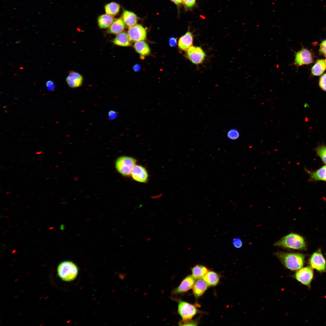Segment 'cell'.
<instances>
[{
  "label": "cell",
  "mask_w": 326,
  "mask_h": 326,
  "mask_svg": "<svg viewBox=\"0 0 326 326\" xmlns=\"http://www.w3.org/2000/svg\"><path fill=\"white\" fill-rule=\"evenodd\" d=\"M274 255L285 267L291 270L297 271L304 265L305 257L301 253L278 251Z\"/></svg>",
  "instance_id": "cell-1"
},
{
  "label": "cell",
  "mask_w": 326,
  "mask_h": 326,
  "mask_svg": "<svg viewBox=\"0 0 326 326\" xmlns=\"http://www.w3.org/2000/svg\"><path fill=\"white\" fill-rule=\"evenodd\" d=\"M273 245L283 248L296 250H302L305 247L303 238L295 233H291L281 238Z\"/></svg>",
  "instance_id": "cell-2"
},
{
  "label": "cell",
  "mask_w": 326,
  "mask_h": 326,
  "mask_svg": "<svg viewBox=\"0 0 326 326\" xmlns=\"http://www.w3.org/2000/svg\"><path fill=\"white\" fill-rule=\"evenodd\" d=\"M57 271L59 277L62 280L70 281L74 280L78 273L76 265L70 261H64L58 265Z\"/></svg>",
  "instance_id": "cell-3"
},
{
  "label": "cell",
  "mask_w": 326,
  "mask_h": 326,
  "mask_svg": "<svg viewBox=\"0 0 326 326\" xmlns=\"http://www.w3.org/2000/svg\"><path fill=\"white\" fill-rule=\"evenodd\" d=\"M136 162V160L133 158L122 156L116 160L115 167L117 171L122 175L125 176H129Z\"/></svg>",
  "instance_id": "cell-4"
},
{
  "label": "cell",
  "mask_w": 326,
  "mask_h": 326,
  "mask_svg": "<svg viewBox=\"0 0 326 326\" xmlns=\"http://www.w3.org/2000/svg\"><path fill=\"white\" fill-rule=\"evenodd\" d=\"M197 311V308L193 305L184 301H179L178 312L182 318V321L191 320Z\"/></svg>",
  "instance_id": "cell-5"
},
{
  "label": "cell",
  "mask_w": 326,
  "mask_h": 326,
  "mask_svg": "<svg viewBox=\"0 0 326 326\" xmlns=\"http://www.w3.org/2000/svg\"><path fill=\"white\" fill-rule=\"evenodd\" d=\"M205 52L200 46L190 47L187 51L186 56L191 62L196 65L202 63L205 60Z\"/></svg>",
  "instance_id": "cell-6"
},
{
  "label": "cell",
  "mask_w": 326,
  "mask_h": 326,
  "mask_svg": "<svg viewBox=\"0 0 326 326\" xmlns=\"http://www.w3.org/2000/svg\"><path fill=\"white\" fill-rule=\"evenodd\" d=\"M313 61L311 53L306 48L302 47L298 51L294 52V60L293 64L297 67L311 64Z\"/></svg>",
  "instance_id": "cell-7"
},
{
  "label": "cell",
  "mask_w": 326,
  "mask_h": 326,
  "mask_svg": "<svg viewBox=\"0 0 326 326\" xmlns=\"http://www.w3.org/2000/svg\"><path fill=\"white\" fill-rule=\"evenodd\" d=\"M313 276V268L310 266H307L297 270L294 275V277L302 284L309 286Z\"/></svg>",
  "instance_id": "cell-8"
},
{
  "label": "cell",
  "mask_w": 326,
  "mask_h": 326,
  "mask_svg": "<svg viewBox=\"0 0 326 326\" xmlns=\"http://www.w3.org/2000/svg\"><path fill=\"white\" fill-rule=\"evenodd\" d=\"M310 267L319 272H326L325 260L321 252L319 250L312 255L309 261Z\"/></svg>",
  "instance_id": "cell-9"
},
{
  "label": "cell",
  "mask_w": 326,
  "mask_h": 326,
  "mask_svg": "<svg viewBox=\"0 0 326 326\" xmlns=\"http://www.w3.org/2000/svg\"><path fill=\"white\" fill-rule=\"evenodd\" d=\"M127 34L130 41L132 42L144 40L146 36L145 30L139 24H136L129 27Z\"/></svg>",
  "instance_id": "cell-10"
},
{
  "label": "cell",
  "mask_w": 326,
  "mask_h": 326,
  "mask_svg": "<svg viewBox=\"0 0 326 326\" xmlns=\"http://www.w3.org/2000/svg\"><path fill=\"white\" fill-rule=\"evenodd\" d=\"M131 175L133 180L141 183H146L149 178V175L146 169L140 165H135Z\"/></svg>",
  "instance_id": "cell-11"
},
{
  "label": "cell",
  "mask_w": 326,
  "mask_h": 326,
  "mask_svg": "<svg viewBox=\"0 0 326 326\" xmlns=\"http://www.w3.org/2000/svg\"><path fill=\"white\" fill-rule=\"evenodd\" d=\"M195 279L191 275L187 276L182 280L179 286L172 291V294H177L190 290L193 286L195 283Z\"/></svg>",
  "instance_id": "cell-12"
},
{
  "label": "cell",
  "mask_w": 326,
  "mask_h": 326,
  "mask_svg": "<svg viewBox=\"0 0 326 326\" xmlns=\"http://www.w3.org/2000/svg\"><path fill=\"white\" fill-rule=\"evenodd\" d=\"M83 77L80 74L75 71L70 72L66 79L68 86L71 88H75L81 86L83 83Z\"/></svg>",
  "instance_id": "cell-13"
},
{
  "label": "cell",
  "mask_w": 326,
  "mask_h": 326,
  "mask_svg": "<svg viewBox=\"0 0 326 326\" xmlns=\"http://www.w3.org/2000/svg\"><path fill=\"white\" fill-rule=\"evenodd\" d=\"M309 175V180L311 181H322L326 182V165L315 171H310L305 168Z\"/></svg>",
  "instance_id": "cell-14"
},
{
  "label": "cell",
  "mask_w": 326,
  "mask_h": 326,
  "mask_svg": "<svg viewBox=\"0 0 326 326\" xmlns=\"http://www.w3.org/2000/svg\"><path fill=\"white\" fill-rule=\"evenodd\" d=\"M193 41V35L189 30L179 39L178 46L181 50L187 51L192 46Z\"/></svg>",
  "instance_id": "cell-15"
},
{
  "label": "cell",
  "mask_w": 326,
  "mask_h": 326,
  "mask_svg": "<svg viewBox=\"0 0 326 326\" xmlns=\"http://www.w3.org/2000/svg\"><path fill=\"white\" fill-rule=\"evenodd\" d=\"M125 28V24L123 20L118 18L114 20L107 32L108 34L117 35L122 32Z\"/></svg>",
  "instance_id": "cell-16"
},
{
  "label": "cell",
  "mask_w": 326,
  "mask_h": 326,
  "mask_svg": "<svg viewBox=\"0 0 326 326\" xmlns=\"http://www.w3.org/2000/svg\"><path fill=\"white\" fill-rule=\"evenodd\" d=\"M113 43L117 46H128L131 45L128 34L123 32L117 34L113 40Z\"/></svg>",
  "instance_id": "cell-17"
},
{
  "label": "cell",
  "mask_w": 326,
  "mask_h": 326,
  "mask_svg": "<svg viewBox=\"0 0 326 326\" xmlns=\"http://www.w3.org/2000/svg\"><path fill=\"white\" fill-rule=\"evenodd\" d=\"M114 20L112 16L107 14L101 15L97 19L98 26L101 29L109 28Z\"/></svg>",
  "instance_id": "cell-18"
},
{
  "label": "cell",
  "mask_w": 326,
  "mask_h": 326,
  "mask_svg": "<svg viewBox=\"0 0 326 326\" xmlns=\"http://www.w3.org/2000/svg\"><path fill=\"white\" fill-rule=\"evenodd\" d=\"M123 20L126 26L129 27L136 24L138 18L134 13L128 11H125L123 14Z\"/></svg>",
  "instance_id": "cell-19"
},
{
  "label": "cell",
  "mask_w": 326,
  "mask_h": 326,
  "mask_svg": "<svg viewBox=\"0 0 326 326\" xmlns=\"http://www.w3.org/2000/svg\"><path fill=\"white\" fill-rule=\"evenodd\" d=\"M207 284L202 279L198 280L195 283L193 286V292L196 297H199L204 293L207 289Z\"/></svg>",
  "instance_id": "cell-20"
},
{
  "label": "cell",
  "mask_w": 326,
  "mask_h": 326,
  "mask_svg": "<svg viewBox=\"0 0 326 326\" xmlns=\"http://www.w3.org/2000/svg\"><path fill=\"white\" fill-rule=\"evenodd\" d=\"M134 47L136 51L142 56H144L149 54L150 49L148 44L143 41L136 42Z\"/></svg>",
  "instance_id": "cell-21"
},
{
  "label": "cell",
  "mask_w": 326,
  "mask_h": 326,
  "mask_svg": "<svg viewBox=\"0 0 326 326\" xmlns=\"http://www.w3.org/2000/svg\"><path fill=\"white\" fill-rule=\"evenodd\" d=\"M326 68L325 60L322 59H318L312 68V73L315 76L320 75L325 71Z\"/></svg>",
  "instance_id": "cell-22"
},
{
  "label": "cell",
  "mask_w": 326,
  "mask_h": 326,
  "mask_svg": "<svg viewBox=\"0 0 326 326\" xmlns=\"http://www.w3.org/2000/svg\"><path fill=\"white\" fill-rule=\"evenodd\" d=\"M203 279L207 285L215 286L218 283L219 277L216 273L213 271H209L204 276Z\"/></svg>",
  "instance_id": "cell-23"
},
{
  "label": "cell",
  "mask_w": 326,
  "mask_h": 326,
  "mask_svg": "<svg viewBox=\"0 0 326 326\" xmlns=\"http://www.w3.org/2000/svg\"><path fill=\"white\" fill-rule=\"evenodd\" d=\"M192 275L196 279L200 280L203 278L207 272L208 269L205 266L197 265L191 269Z\"/></svg>",
  "instance_id": "cell-24"
},
{
  "label": "cell",
  "mask_w": 326,
  "mask_h": 326,
  "mask_svg": "<svg viewBox=\"0 0 326 326\" xmlns=\"http://www.w3.org/2000/svg\"><path fill=\"white\" fill-rule=\"evenodd\" d=\"M104 9L106 14L112 16H115L119 12L120 6L118 3L112 2L107 4Z\"/></svg>",
  "instance_id": "cell-25"
},
{
  "label": "cell",
  "mask_w": 326,
  "mask_h": 326,
  "mask_svg": "<svg viewBox=\"0 0 326 326\" xmlns=\"http://www.w3.org/2000/svg\"><path fill=\"white\" fill-rule=\"evenodd\" d=\"M315 151L317 155L326 165V146L324 145H319L316 148Z\"/></svg>",
  "instance_id": "cell-26"
},
{
  "label": "cell",
  "mask_w": 326,
  "mask_h": 326,
  "mask_svg": "<svg viewBox=\"0 0 326 326\" xmlns=\"http://www.w3.org/2000/svg\"><path fill=\"white\" fill-rule=\"evenodd\" d=\"M239 133L238 131L235 129H232L229 130L227 132V137L230 139L235 140L239 136Z\"/></svg>",
  "instance_id": "cell-27"
},
{
  "label": "cell",
  "mask_w": 326,
  "mask_h": 326,
  "mask_svg": "<svg viewBox=\"0 0 326 326\" xmlns=\"http://www.w3.org/2000/svg\"><path fill=\"white\" fill-rule=\"evenodd\" d=\"M319 85L322 90L326 91V73L323 74L320 77Z\"/></svg>",
  "instance_id": "cell-28"
},
{
  "label": "cell",
  "mask_w": 326,
  "mask_h": 326,
  "mask_svg": "<svg viewBox=\"0 0 326 326\" xmlns=\"http://www.w3.org/2000/svg\"><path fill=\"white\" fill-rule=\"evenodd\" d=\"M319 51L323 55L326 56V40L322 41L321 43Z\"/></svg>",
  "instance_id": "cell-29"
},
{
  "label": "cell",
  "mask_w": 326,
  "mask_h": 326,
  "mask_svg": "<svg viewBox=\"0 0 326 326\" xmlns=\"http://www.w3.org/2000/svg\"><path fill=\"white\" fill-rule=\"evenodd\" d=\"M196 0H183L185 6L188 8L193 7L195 4Z\"/></svg>",
  "instance_id": "cell-30"
},
{
  "label": "cell",
  "mask_w": 326,
  "mask_h": 326,
  "mask_svg": "<svg viewBox=\"0 0 326 326\" xmlns=\"http://www.w3.org/2000/svg\"><path fill=\"white\" fill-rule=\"evenodd\" d=\"M234 246L236 248H240L242 245V242L241 239L238 238H234L232 240Z\"/></svg>",
  "instance_id": "cell-31"
},
{
  "label": "cell",
  "mask_w": 326,
  "mask_h": 326,
  "mask_svg": "<svg viewBox=\"0 0 326 326\" xmlns=\"http://www.w3.org/2000/svg\"><path fill=\"white\" fill-rule=\"evenodd\" d=\"M46 86L47 89L50 91H53L55 88V86L53 81L51 80H49L46 82Z\"/></svg>",
  "instance_id": "cell-32"
},
{
  "label": "cell",
  "mask_w": 326,
  "mask_h": 326,
  "mask_svg": "<svg viewBox=\"0 0 326 326\" xmlns=\"http://www.w3.org/2000/svg\"><path fill=\"white\" fill-rule=\"evenodd\" d=\"M118 116V113L113 110H110L108 113V118L109 120H113L116 119Z\"/></svg>",
  "instance_id": "cell-33"
},
{
  "label": "cell",
  "mask_w": 326,
  "mask_h": 326,
  "mask_svg": "<svg viewBox=\"0 0 326 326\" xmlns=\"http://www.w3.org/2000/svg\"><path fill=\"white\" fill-rule=\"evenodd\" d=\"M197 323L196 322L192 321L191 320L180 321L179 323V325H197Z\"/></svg>",
  "instance_id": "cell-34"
},
{
  "label": "cell",
  "mask_w": 326,
  "mask_h": 326,
  "mask_svg": "<svg viewBox=\"0 0 326 326\" xmlns=\"http://www.w3.org/2000/svg\"><path fill=\"white\" fill-rule=\"evenodd\" d=\"M177 39L175 38L171 37L169 38V44L170 46L173 47L175 46L177 44Z\"/></svg>",
  "instance_id": "cell-35"
},
{
  "label": "cell",
  "mask_w": 326,
  "mask_h": 326,
  "mask_svg": "<svg viewBox=\"0 0 326 326\" xmlns=\"http://www.w3.org/2000/svg\"><path fill=\"white\" fill-rule=\"evenodd\" d=\"M141 67L140 65L136 64L133 67V69L135 72H138L140 69Z\"/></svg>",
  "instance_id": "cell-36"
},
{
  "label": "cell",
  "mask_w": 326,
  "mask_h": 326,
  "mask_svg": "<svg viewBox=\"0 0 326 326\" xmlns=\"http://www.w3.org/2000/svg\"><path fill=\"white\" fill-rule=\"evenodd\" d=\"M171 1L175 4L178 5L182 3L183 0H171Z\"/></svg>",
  "instance_id": "cell-37"
},
{
  "label": "cell",
  "mask_w": 326,
  "mask_h": 326,
  "mask_svg": "<svg viewBox=\"0 0 326 326\" xmlns=\"http://www.w3.org/2000/svg\"><path fill=\"white\" fill-rule=\"evenodd\" d=\"M146 240L148 241H150L152 240V238H148L146 239Z\"/></svg>",
  "instance_id": "cell-38"
},
{
  "label": "cell",
  "mask_w": 326,
  "mask_h": 326,
  "mask_svg": "<svg viewBox=\"0 0 326 326\" xmlns=\"http://www.w3.org/2000/svg\"><path fill=\"white\" fill-rule=\"evenodd\" d=\"M42 153V152H41V151H40V152H36V154H37L38 155V154H41Z\"/></svg>",
  "instance_id": "cell-39"
},
{
  "label": "cell",
  "mask_w": 326,
  "mask_h": 326,
  "mask_svg": "<svg viewBox=\"0 0 326 326\" xmlns=\"http://www.w3.org/2000/svg\"><path fill=\"white\" fill-rule=\"evenodd\" d=\"M10 193V192H7V193H6V194H8V193Z\"/></svg>",
  "instance_id": "cell-40"
},
{
  "label": "cell",
  "mask_w": 326,
  "mask_h": 326,
  "mask_svg": "<svg viewBox=\"0 0 326 326\" xmlns=\"http://www.w3.org/2000/svg\"><path fill=\"white\" fill-rule=\"evenodd\" d=\"M325 63L326 66V59H325Z\"/></svg>",
  "instance_id": "cell-41"
}]
</instances>
